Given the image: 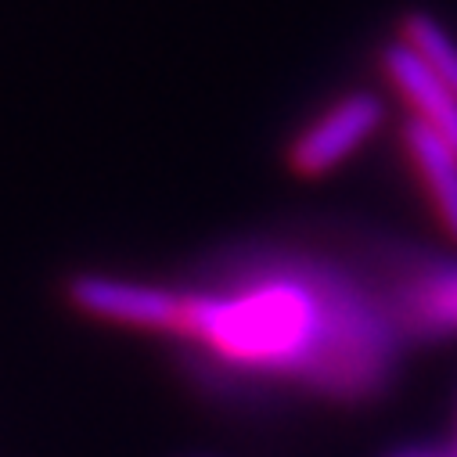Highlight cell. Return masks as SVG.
<instances>
[{
    "label": "cell",
    "mask_w": 457,
    "mask_h": 457,
    "mask_svg": "<svg viewBox=\"0 0 457 457\" xmlns=\"http://www.w3.org/2000/svg\"><path fill=\"white\" fill-rule=\"evenodd\" d=\"M382 76L411 108V120L457 152V94L400 40L382 51Z\"/></svg>",
    "instance_id": "5b68a950"
},
{
    "label": "cell",
    "mask_w": 457,
    "mask_h": 457,
    "mask_svg": "<svg viewBox=\"0 0 457 457\" xmlns=\"http://www.w3.org/2000/svg\"><path fill=\"white\" fill-rule=\"evenodd\" d=\"M368 270L403 342H436L457 335V260L418 256L411 249H378Z\"/></svg>",
    "instance_id": "7a4b0ae2"
},
{
    "label": "cell",
    "mask_w": 457,
    "mask_h": 457,
    "mask_svg": "<svg viewBox=\"0 0 457 457\" xmlns=\"http://www.w3.org/2000/svg\"><path fill=\"white\" fill-rule=\"evenodd\" d=\"M69 303L104 324L134 328L148 335H177L180 324V288H162L148 281H123V278H101L83 274L69 281Z\"/></svg>",
    "instance_id": "3957f363"
},
{
    "label": "cell",
    "mask_w": 457,
    "mask_h": 457,
    "mask_svg": "<svg viewBox=\"0 0 457 457\" xmlns=\"http://www.w3.org/2000/svg\"><path fill=\"white\" fill-rule=\"evenodd\" d=\"M400 145H403L407 166H411L418 187L425 191L439 227L446 231L450 242H457V152L414 120L403 123Z\"/></svg>",
    "instance_id": "8992f818"
},
{
    "label": "cell",
    "mask_w": 457,
    "mask_h": 457,
    "mask_svg": "<svg viewBox=\"0 0 457 457\" xmlns=\"http://www.w3.org/2000/svg\"><path fill=\"white\" fill-rule=\"evenodd\" d=\"M403 457H450V453H403Z\"/></svg>",
    "instance_id": "ba28073f"
},
{
    "label": "cell",
    "mask_w": 457,
    "mask_h": 457,
    "mask_svg": "<svg viewBox=\"0 0 457 457\" xmlns=\"http://www.w3.org/2000/svg\"><path fill=\"white\" fill-rule=\"evenodd\" d=\"M450 457H457V450H450Z\"/></svg>",
    "instance_id": "9c48e42d"
},
{
    "label": "cell",
    "mask_w": 457,
    "mask_h": 457,
    "mask_svg": "<svg viewBox=\"0 0 457 457\" xmlns=\"http://www.w3.org/2000/svg\"><path fill=\"white\" fill-rule=\"evenodd\" d=\"M177 342L209 382L368 403L393 386L403 335L371 270L299 249L212 263L180 288Z\"/></svg>",
    "instance_id": "6da1fadb"
},
{
    "label": "cell",
    "mask_w": 457,
    "mask_h": 457,
    "mask_svg": "<svg viewBox=\"0 0 457 457\" xmlns=\"http://www.w3.org/2000/svg\"><path fill=\"white\" fill-rule=\"evenodd\" d=\"M382 123H386L382 97L364 94V90L338 97L292 141L288 166L299 177H324L335 166L346 162L364 141H371Z\"/></svg>",
    "instance_id": "277c9868"
},
{
    "label": "cell",
    "mask_w": 457,
    "mask_h": 457,
    "mask_svg": "<svg viewBox=\"0 0 457 457\" xmlns=\"http://www.w3.org/2000/svg\"><path fill=\"white\" fill-rule=\"evenodd\" d=\"M400 44H407L453 94H457V44L428 15H407L400 26Z\"/></svg>",
    "instance_id": "52a82bcc"
}]
</instances>
